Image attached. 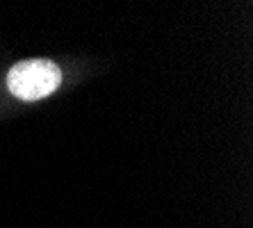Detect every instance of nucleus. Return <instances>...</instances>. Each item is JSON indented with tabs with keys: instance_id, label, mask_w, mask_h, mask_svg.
I'll use <instances>...</instances> for the list:
<instances>
[{
	"instance_id": "nucleus-1",
	"label": "nucleus",
	"mask_w": 253,
	"mask_h": 228,
	"mask_svg": "<svg viewBox=\"0 0 253 228\" xmlns=\"http://www.w3.org/2000/svg\"><path fill=\"white\" fill-rule=\"evenodd\" d=\"M62 82V71L48 59L18 62L7 73V87L21 100H39L53 94Z\"/></svg>"
}]
</instances>
